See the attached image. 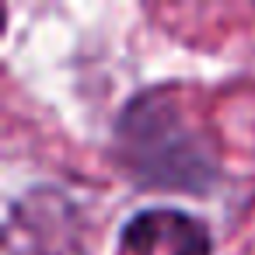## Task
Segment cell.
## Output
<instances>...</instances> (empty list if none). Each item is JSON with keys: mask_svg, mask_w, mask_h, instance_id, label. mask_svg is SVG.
<instances>
[{"mask_svg": "<svg viewBox=\"0 0 255 255\" xmlns=\"http://www.w3.org/2000/svg\"><path fill=\"white\" fill-rule=\"evenodd\" d=\"M116 157L133 182L150 189L206 192L220 178L213 147L175 105L168 88L143 91L119 112Z\"/></svg>", "mask_w": 255, "mask_h": 255, "instance_id": "6da1fadb", "label": "cell"}, {"mask_svg": "<svg viewBox=\"0 0 255 255\" xmlns=\"http://www.w3.org/2000/svg\"><path fill=\"white\" fill-rule=\"evenodd\" d=\"M210 248L206 224L175 206L140 210L119 231V255H210Z\"/></svg>", "mask_w": 255, "mask_h": 255, "instance_id": "7a4b0ae2", "label": "cell"}]
</instances>
